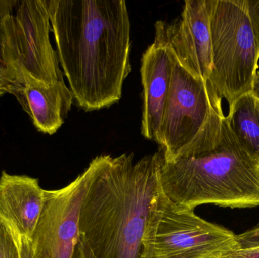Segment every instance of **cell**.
<instances>
[{"label":"cell","instance_id":"6da1fadb","mask_svg":"<svg viewBox=\"0 0 259 258\" xmlns=\"http://www.w3.org/2000/svg\"><path fill=\"white\" fill-rule=\"evenodd\" d=\"M52 32L76 105L85 112L118 102L131 71L124 0H47Z\"/></svg>","mask_w":259,"mask_h":258},{"label":"cell","instance_id":"7a4b0ae2","mask_svg":"<svg viewBox=\"0 0 259 258\" xmlns=\"http://www.w3.org/2000/svg\"><path fill=\"white\" fill-rule=\"evenodd\" d=\"M161 156L159 151L136 163L133 154L98 156L79 221L80 238L95 258H142Z\"/></svg>","mask_w":259,"mask_h":258},{"label":"cell","instance_id":"3957f363","mask_svg":"<svg viewBox=\"0 0 259 258\" xmlns=\"http://www.w3.org/2000/svg\"><path fill=\"white\" fill-rule=\"evenodd\" d=\"M158 175L161 192L181 210L194 211L203 204L259 206V164L240 146L227 119L215 148L173 161L164 160L161 154Z\"/></svg>","mask_w":259,"mask_h":258},{"label":"cell","instance_id":"277c9868","mask_svg":"<svg viewBox=\"0 0 259 258\" xmlns=\"http://www.w3.org/2000/svg\"><path fill=\"white\" fill-rule=\"evenodd\" d=\"M225 119L215 88L192 74L175 56L156 142L163 159H186L211 151L220 142Z\"/></svg>","mask_w":259,"mask_h":258},{"label":"cell","instance_id":"5b68a950","mask_svg":"<svg viewBox=\"0 0 259 258\" xmlns=\"http://www.w3.org/2000/svg\"><path fill=\"white\" fill-rule=\"evenodd\" d=\"M211 83L229 106L252 92L259 50L246 0H211Z\"/></svg>","mask_w":259,"mask_h":258},{"label":"cell","instance_id":"8992f818","mask_svg":"<svg viewBox=\"0 0 259 258\" xmlns=\"http://www.w3.org/2000/svg\"><path fill=\"white\" fill-rule=\"evenodd\" d=\"M237 235L181 210L159 187L143 239L142 258H225L239 249Z\"/></svg>","mask_w":259,"mask_h":258},{"label":"cell","instance_id":"52a82bcc","mask_svg":"<svg viewBox=\"0 0 259 258\" xmlns=\"http://www.w3.org/2000/svg\"><path fill=\"white\" fill-rule=\"evenodd\" d=\"M50 31L47 0L19 1L15 13L6 18L5 62L11 94L15 98L21 94L24 74L45 83L64 80L57 51L50 40Z\"/></svg>","mask_w":259,"mask_h":258},{"label":"cell","instance_id":"ba28073f","mask_svg":"<svg viewBox=\"0 0 259 258\" xmlns=\"http://www.w3.org/2000/svg\"><path fill=\"white\" fill-rule=\"evenodd\" d=\"M99 166L98 156L62 189L44 191V204L31 239L33 258H74L80 239V209Z\"/></svg>","mask_w":259,"mask_h":258},{"label":"cell","instance_id":"9c48e42d","mask_svg":"<svg viewBox=\"0 0 259 258\" xmlns=\"http://www.w3.org/2000/svg\"><path fill=\"white\" fill-rule=\"evenodd\" d=\"M174 65L168 23L159 20L155 24L153 42L142 56L140 68L143 98L141 134L155 142L170 91Z\"/></svg>","mask_w":259,"mask_h":258},{"label":"cell","instance_id":"30bf717a","mask_svg":"<svg viewBox=\"0 0 259 258\" xmlns=\"http://www.w3.org/2000/svg\"><path fill=\"white\" fill-rule=\"evenodd\" d=\"M210 10L211 0H186L181 16L168 23V33L177 60L192 74L211 84Z\"/></svg>","mask_w":259,"mask_h":258},{"label":"cell","instance_id":"8fae6325","mask_svg":"<svg viewBox=\"0 0 259 258\" xmlns=\"http://www.w3.org/2000/svg\"><path fill=\"white\" fill-rule=\"evenodd\" d=\"M17 100L36 130L48 135L55 134L62 127L74 101L65 80L45 83L27 74L23 75Z\"/></svg>","mask_w":259,"mask_h":258},{"label":"cell","instance_id":"7c38bea8","mask_svg":"<svg viewBox=\"0 0 259 258\" xmlns=\"http://www.w3.org/2000/svg\"><path fill=\"white\" fill-rule=\"evenodd\" d=\"M39 180L26 175L0 176V217L31 240L44 204Z\"/></svg>","mask_w":259,"mask_h":258},{"label":"cell","instance_id":"4fadbf2b","mask_svg":"<svg viewBox=\"0 0 259 258\" xmlns=\"http://www.w3.org/2000/svg\"><path fill=\"white\" fill-rule=\"evenodd\" d=\"M226 119L240 146L259 164V105L253 92L231 105Z\"/></svg>","mask_w":259,"mask_h":258},{"label":"cell","instance_id":"5bb4252c","mask_svg":"<svg viewBox=\"0 0 259 258\" xmlns=\"http://www.w3.org/2000/svg\"><path fill=\"white\" fill-rule=\"evenodd\" d=\"M18 3L17 0H0V97L12 92L4 58L5 23L6 18L16 10Z\"/></svg>","mask_w":259,"mask_h":258},{"label":"cell","instance_id":"9a60e30c","mask_svg":"<svg viewBox=\"0 0 259 258\" xmlns=\"http://www.w3.org/2000/svg\"><path fill=\"white\" fill-rule=\"evenodd\" d=\"M0 258H20L18 233L0 217Z\"/></svg>","mask_w":259,"mask_h":258},{"label":"cell","instance_id":"2e32d148","mask_svg":"<svg viewBox=\"0 0 259 258\" xmlns=\"http://www.w3.org/2000/svg\"><path fill=\"white\" fill-rule=\"evenodd\" d=\"M239 249L259 247V225L251 230L237 235Z\"/></svg>","mask_w":259,"mask_h":258},{"label":"cell","instance_id":"e0dca14e","mask_svg":"<svg viewBox=\"0 0 259 258\" xmlns=\"http://www.w3.org/2000/svg\"><path fill=\"white\" fill-rule=\"evenodd\" d=\"M248 13L259 50V0H246Z\"/></svg>","mask_w":259,"mask_h":258},{"label":"cell","instance_id":"ac0fdd59","mask_svg":"<svg viewBox=\"0 0 259 258\" xmlns=\"http://www.w3.org/2000/svg\"><path fill=\"white\" fill-rule=\"evenodd\" d=\"M20 258H33L31 240L28 238L21 236L18 233Z\"/></svg>","mask_w":259,"mask_h":258},{"label":"cell","instance_id":"d6986e66","mask_svg":"<svg viewBox=\"0 0 259 258\" xmlns=\"http://www.w3.org/2000/svg\"><path fill=\"white\" fill-rule=\"evenodd\" d=\"M225 258H259V247L237 249Z\"/></svg>","mask_w":259,"mask_h":258},{"label":"cell","instance_id":"ffe728a7","mask_svg":"<svg viewBox=\"0 0 259 258\" xmlns=\"http://www.w3.org/2000/svg\"><path fill=\"white\" fill-rule=\"evenodd\" d=\"M74 258H95V257L91 252V249L87 245L86 242L83 239H80L77 248H76Z\"/></svg>","mask_w":259,"mask_h":258},{"label":"cell","instance_id":"44dd1931","mask_svg":"<svg viewBox=\"0 0 259 258\" xmlns=\"http://www.w3.org/2000/svg\"><path fill=\"white\" fill-rule=\"evenodd\" d=\"M252 92H253L254 95H255L257 98H259V71H257L256 75H255Z\"/></svg>","mask_w":259,"mask_h":258},{"label":"cell","instance_id":"7402d4cb","mask_svg":"<svg viewBox=\"0 0 259 258\" xmlns=\"http://www.w3.org/2000/svg\"><path fill=\"white\" fill-rule=\"evenodd\" d=\"M256 98H257V101H258V105H259V98H257V97H256Z\"/></svg>","mask_w":259,"mask_h":258}]
</instances>
